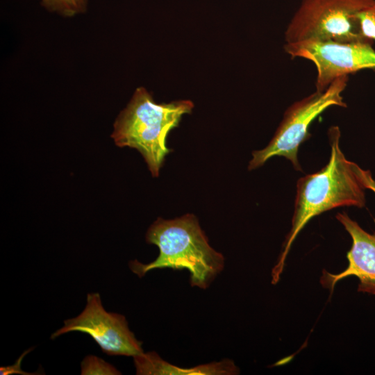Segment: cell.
I'll return each instance as SVG.
<instances>
[{"label":"cell","instance_id":"277c9868","mask_svg":"<svg viewBox=\"0 0 375 375\" xmlns=\"http://www.w3.org/2000/svg\"><path fill=\"white\" fill-rule=\"evenodd\" d=\"M348 81L349 76H340L324 91L315 90L291 104L284 112L283 119L267 146L252 153L249 170L262 166L274 156H282L292 162L296 171L301 172L297 154L301 143L311 136L309 127L329 107H347L342 92Z\"/></svg>","mask_w":375,"mask_h":375},{"label":"cell","instance_id":"52a82bcc","mask_svg":"<svg viewBox=\"0 0 375 375\" xmlns=\"http://www.w3.org/2000/svg\"><path fill=\"white\" fill-rule=\"evenodd\" d=\"M73 331L88 334L110 356L134 357L144 352L126 317L106 311L97 292L88 294L84 310L77 317L65 320L64 326L52 333L51 339Z\"/></svg>","mask_w":375,"mask_h":375},{"label":"cell","instance_id":"6da1fadb","mask_svg":"<svg viewBox=\"0 0 375 375\" xmlns=\"http://www.w3.org/2000/svg\"><path fill=\"white\" fill-rule=\"evenodd\" d=\"M328 137L331 147L328 163L318 172L297 181L291 228L272 270L274 284L280 278L292 243L309 221L338 207L362 208L365 205V188L357 173L358 165L347 160L340 147L339 127H330Z\"/></svg>","mask_w":375,"mask_h":375},{"label":"cell","instance_id":"5b68a950","mask_svg":"<svg viewBox=\"0 0 375 375\" xmlns=\"http://www.w3.org/2000/svg\"><path fill=\"white\" fill-rule=\"evenodd\" d=\"M374 1L302 0L287 26L285 43L306 40L340 42L366 40L360 35L356 15Z\"/></svg>","mask_w":375,"mask_h":375},{"label":"cell","instance_id":"8fae6325","mask_svg":"<svg viewBox=\"0 0 375 375\" xmlns=\"http://www.w3.org/2000/svg\"><path fill=\"white\" fill-rule=\"evenodd\" d=\"M121 374L113 365L94 355L85 356L81 362V375H118Z\"/></svg>","mask_w":375,"mask_h":375},{"label":"cell","instance_id":"7c38bea8","mask_svg":"<svg viewBox=\"0 0 375 375\" xmlns=\"http://www.w3.org/2000/svg\"><path fill=\"white\" fill-rule=\"evenodd\" d=\"M360 35L366 40H375V1L369 8L356 15Z\"/></svg>","mask_w":375,"mask_h":375},{"label":"cell","instance_id":"5bb4252c","mask_svg":"<svg viewBox=\"0 0 375 375\" xmlns=\"http://www.w3.org/2000/svg\"><path fill=\"white\" fill-rule=\"evenodd\" d=\"M31 349H28L26 352H24L23 354L16 361V363L11 366L7 367H0V374L1 375H8L11 374H30V373H26L21 370L20 364L22 362V358L24 357V355L28 353Z\"/></svg>","mask_w":375,"mask_h":375},{"label":"cell","instance_id":"8992f818","mask_svg":"<svg viewBox=\"0 0 375 375\" xmlns=\"http://www.w3.org/2000/svg\"><path fill=\"white\" fill-rule=\"evenodd\" d=\"M370 42L306 40L285 43L284 50L292 58H301L314 64L317 69L316 90L324 91L340 76L375 69V50Z\"/></svg>","mask_w":375,"mask_h":375},{"label":"cell","instance_id":"3957f363","mask_svg":"<svg viewBox=\"0 0 375 375\" xmlns=\"http://www.w3.org/2000/svg\"><path fill=\"white\" fill-rule=\"evenodd\" d=\"M193 107L189 100L156 103L144 88H138L117 118L111 138L119 147L137 149L152 176L157 177L170 151L166 145L169 132L178 126L183 115L191 112Z\"/></svg>","mask_w":375,"mask_h":375},{"label":"cell","instance_id":"4fadbf2b","mask_svg":"<svg viewBox=\"0 0 375 375\" xmlns=\"http://www.w3.org/2000/svg\"><path fill=\"white\" fill-rule=\"evenodd\" d=\"M357 173L360 181L365 189H369L375 193V179L369 170H365L357 166Z\"/></svg>","mask_w":375,"mask_h":375},{"label":"cell","instance_id":"7a4b0ae2","mask_svg":"<svg viewBox=\"0 0 375 375\" xmlns=\"http://www.w3.org/2000/svg\"><path fill=\"white\" fill-rule=\"evenodd\" d=\"M146 240L160 252L150 263L129 262L131 270L140 278L155 269H186L192 286L206 289L224 268L223 256L210 246L193 215L171 220L158 218L148 229Z\"/></svg>","mask_w":375,"mask_h":375},{"label":"cell","instance_id":"30bf717a","mask_svg":"<svg viewBox=\"0 0 375 375\" xmlns=\"http://www.w3.org/2000/svg\"><path fill=\"white\" fill-rule=\"evenodd\" d=\"M47 10L66 17L83 13L87 8V0H40Z\"/></svg>","mask_w":375,"mask_h":375},{"label":"cell","instance_id":"9c48e42d","mask_svg":"<svg viewBox=\"0 0 375 375\" xmlns=\"http://www.w3.org/2000/svg\"><path fill=\"white\" fill-rule=\"evenodd\" d=\"M136 374H186V375H222L235 374L238 369L233 362L224 360L191 368H181L163 360L156 352L151 351L133 357Z\"/></svg>","mask_w":375,"mask_h":375},{"label":"cell","instance_id":"ba28073f","mask_svg":"<svg viewBox=\"0 0 375 375\" xmlns=\"http://www.w3.org/2000/svg\"><path fill=\"white\" fill-rule=\"evenodd\" d=\"M335 217L352 240L351 247L347 254L349 264L338 274L324 271L321 284L333 290L339 281L354 276L359 280L358 292L375 295V232H367L344 212H338Z\"/></svg>","mask_w":375,"mask_h":375}]
</instances>
